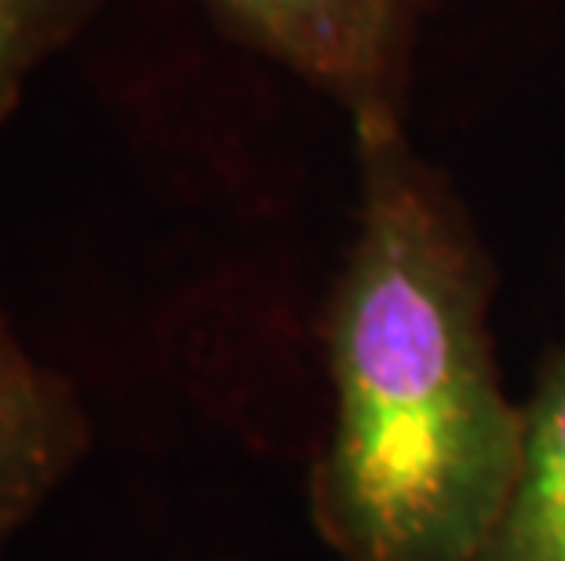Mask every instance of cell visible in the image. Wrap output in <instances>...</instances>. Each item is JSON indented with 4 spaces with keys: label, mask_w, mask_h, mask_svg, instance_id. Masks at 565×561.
I'll return each instance as SVG.
<instances>
[{
    "label": "cell",
    "mask_w": 565,
    "mask_h": 561,
    "mask_svg": "<svg viewBox=\"0 0 565 561\" xmlns=\"http://www.w3.org/2000/svg\"><path fill=\"white\" fill-rule=\"evenodd\" d=\"M209 15L340 103L347 121H405L427 0H201Z\"/></svg>",
    "instance_id": "7a4b0ae2"
},
{
    "label": "cell",
    "mask_w": 565,
    "mask_h": 561,
    "mask_svg": "<svg viewBox=\"0 0 565 561\" xmlns=\"http://www.w3.org/2000/svg\"><path fill=\"white\" fill-rule=\"evenodd\" d=\"M103 0H0V128L15 114L26 80L88 26Z\"/></svg>",
    "instance_id": "5b68a950"
},
{
    "label": "cell",
    "mask_w": 565,
    "mask_h": 561,
    "mask_svg": "<svg viewBox=\"0 0 565 561\" xmlns=\"http://www.w3.org/2000/svg\"><path fill=\"white\" fill-rule=\"evenodd\" d=\"M358 208L321 317L329 438L307 504L335 561H475L522 463L492 256L405 121L354 125Z\"/></svg>",
    "instance_id": "6da1fadb"
},
{
    "label": "cell",
    "mask_w": 565,
    "mask_h": 561,
    "mask_svg": "<svg viewBox=\"0 0 565 561\" xmlns=\"http://www.w3.org/2000/svg\"><path fill=\"white\" fill-rule=\"evenodd\" d=\"M92 449L77 387L47 368L0 310V558Z\"/></svg>",
    "instance_id": "3957f363"
},
{
    "label": "cell",
    "mask_w": 565,
    "mask_h": 561,
    "mask_svg": "<svg viewBox=\"0 0 565 561\" xmlns=\"http://www.w3.org/2000/svg\"><path fill=\"white\" fill-rule=\"evenodd\" d=\"M511 496L475 561H565V346L540 368Z\"/></svg>",
    "instance_id": "277c9868"
}]
</instances>
